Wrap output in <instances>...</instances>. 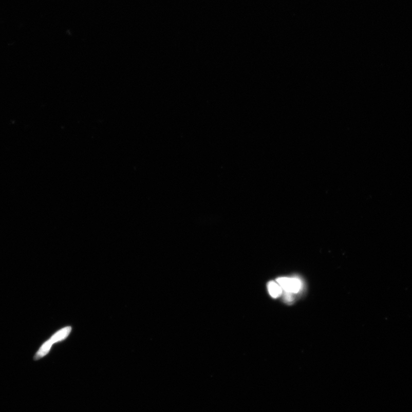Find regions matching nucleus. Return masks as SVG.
I'll use <instances>...</instances> for the list:
<instances>
[{"label":"nucleus","mask_w":412,"mask_h":412,"mask_svg":"<svg viewBox=\"0 0 412 412\" xmlns=\"http://www.w3.org/2000/svg\"><path fill=\"white\" fill-rule=\"evenodd\" d=\"M276 281L286 293H298L303 288L302 280L298 277H279Z\"/></svg>","instance_id":"f257e3e1"},{"label":"nucleus","mask_w":412,"mask_h":412,"mask_svg":"<svg viewBox=\"0 0 412 412\" xmlns=\"http://www.w3.org/2000/svg\"><path fill=\"white\" fill-rule=\"evenodd\" d=\"M268 289L270 295L274 298H277L283 294V289L277 283L271 280L268 284Z\"/></svg>","instance_id":"f03ea898"},{"label":"nucleus","mask_w":412,"mask_h":412,"mask_svg":"<svg viewBox=\"0 0 412 412\" xmlns=\"http://www.w3.org/2000/svg\"><path fill=\"white\" fill-rule=\"evenodd\" d=\"M71 327L65 328L58 331L57 333L52 336V338L50 339V340L52 341L53 344L58 343L59 341H62L65 339H66L69 335V333H71Z\"/></svg>","instance_id":"7ed1b4c3"},{"label":"nucleus","mask_w":412,"mask_h":412,"mask_svg":"<svg viewBox=\"0 0 412 412\" xmlns=\"http://www.w3.org/2000/svg\"><path fill=\"white\" fill-rule=\"evenodd\" d=\"M52 344V341L50 340L47 341L46 343H45L41 348L40 349L36 355L34 356V360H38L47 354L50 349H51Z\"/></svg>","instance_id":"20e7f679"},{"label":"nucleus","mask_w":412,"mask_h":412,"mask_svg":"<svg viewBox=\"0 0 412 412\" xmlns=\"http://www.w3.org/2000/svg\"><path fill=\"white\" fill-rule=\"evenodd\" d=\"M284 299L286 303H291L293 301V295L292 293H286L284 295Z\"/></svg>","instance_id":"39448f33"}]
</instances>
